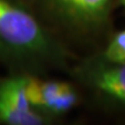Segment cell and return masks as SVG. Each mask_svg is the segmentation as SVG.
<instances>
[{"instance_id":"cell-1","label":"cell","mask_w":125,"mask_h":125,"mask_svg":"<svg viewBox=\"0 0 125 125\" xmlns=\"http://www.w3.org/2000/svg\"><path fill=\"white\" fill-rule=\"evenodd\" d=\"M80 56L54 35L27 0H0V62L9 74L67 73Z\"/></svg>"},{"instance_id":"cell-2","label":"cell","mask_w":125,"mask_h":125,"mask_svg":"<svg viewBox=\"0 0 125 125\" xmlns=\"http://www.w3.org/2000/svg\"><path fill=\"white\" fill-rule=\"evenodd\" d=\"M27 1L54 35L78 54L98 51L115 29L117 0Z\"/></svg>"},{"instance_id":"cell-3","label":"cell","mask_w":125,"mask_h":125,"mask_svg":"<svg viewBox=\"0 0 125 125\" xmlns=\"http://www.w3.org/2000/svg\"><path fill=\"white\" fill-rule=\"evenodd\" d=\"M67 76L78 86L82 102L105 116L125 119V64L109 62L95 51L80 56Z\"/></svg>"},{"instance_id":"cell-4","label":"cell","mask_w":125,"mask_h":125,"mask_svg":"<svg viewBox=\"0 0 125 125\" xmlns=\"http://www.w3.org/2000/svg\"><path fill=\"white\" fill-rule=\"evenodd\" d=\"M26 93L31 107L53 123L82 103L80 90L70 78L60 80L50 76H28Z\"/></svg>"},{"instance_id":"cell-5","label":"cell","mask_w":125,"mask_h":125,"mask_svg":"<svg viewBox=\"0 0 125 125\" xmlns=\"http://www.w3.org/2000/svg\"><path fill=\"white\" fill-rule=\"evenodd\" d=\"M29 75L0 76V123L8 125H50V118L37 112L28 101L26 87Z\"/></svg>"},{"instance_id":"cell-6","label":"cell","mask_w":125,"mask_h":125,"mask_svg":"<svg viewBox=\"0 0 125 125\" xmlns=\"http://www.w3.org/2000/svg\"><path fill=\"white\" fill-rule=\"evenodd\" d=\"M98 52L109 62L125 64V28H115Z\"/></svg>"},{"instance_id":"cell-7","label":"cell","mask_w":125,"mask_h":125,"mask_svg":"<svg viewBox=\"0 0 125 125\" xmlns=\"http://www.w3.org/2000/svg\"><path fill=\"white\" fill-rule=\"evenodd\" d=\"M117 6L118 7H123L125 10V0H117Z\"/></svg>"}]
</instances>
